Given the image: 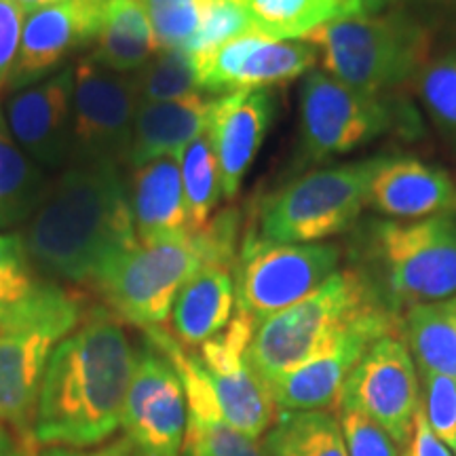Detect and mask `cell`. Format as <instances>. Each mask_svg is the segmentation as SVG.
Listing matches in <instances>:
<instances>
[{"instance_id":"cell-1","label":"cell","mask_w":456,"mask_h":456,"mask_svg":"<svg viewBox=\"0 0 456 456\" xmlns=\"http://www.w3.org/2000/svg\"><path fill=\"white\" fill-rule=\"evenodd\" d=\"M135 357L121 319L94 309L51 353L32 420L37 446H100L121 429Z\"/></svg>"},{"instance_id":"cell-2","label":"cell","mask_w":456,"mask_h":456,"mask_svg":"<svg viewBox=\"0 0 456 456\" xmlns=\"http://www.w3.org/2000/svg\"><path fill=\"white\" fill-rule=\"evenodd\" d=\"M24 239L34 269L45 277L94 285L140 243L121 167L72 165L49 186Z\"/></svg>"},{"instance_id":"cell-3","label":"cell","mask_w":456,"mask_h":456,"mask_svg":"<svg viewBox=\"0 0 456 456\" xmlns=\"http://www.w3.org/2000/svg\"><path fill=\"white\" fill-rule=\"evenodd\" d=\"M81 296L57 281L0 311V423L32 442V420L51 353L83 322Z\"/></svg>"},{"instance_id":"cell-4","label":"cell","mask_w":456,"mask_h":456,"mask_svg":"<svg viewBox=\"0 0 456 456\" xmlns=\"http://www.w3.org/2000/svg\"><path fill=\"white\" fill-rule=\"evenodd\" d=\"M323 72L346 87L387 95L416 81L431 53V34L403 11H376L336 20L305 38Z\"/></svg>"},{"instance_id":"cell-5","label":"cell","mask_w":456,"mask_h":456,"mask_svg":"<svg viewBox=\"0 0 456 456\" xmlns=\"http://www.w3.org/2000/svg\"><path fill=\"white\" fill-rule=\"evenodd\" d=\"M387 305L363 271L342 269L315 292L279 311L254 330L248 363L269 389L275 380L315 357L355 319Z\"/></svg>"},{"instance_id":"cell-6","label":"cell","mask_w":456,"mask_h":456,"mask_svg":"<svg viewBox=\"0 0 456 456\" xmlns=\"http://www.w3.org/2000/svg\"><path fill=\"white\" fill-rule=\"evenodd\" d=\"M380 161L383 157L332 165L289 182L262 201L245 235L266 243H323L349 231L368 208Z\"/></svg>"},{"instance_id":"cell-7","label":"cell","mask_w":456,"mask_h":456,"mask_svg":"<svg viewBox=\"0 0 456 456\" xmlns=\"http://www.w3.org/2000/svg\"><path fill=\"white\" fill-rule=\"evenodd\" d=\"M376 285L395 313L456 296V214L370 226Z\"/></svg>"},{"instance_id":"cell-8","label":"cell","mask_w":456,"mask_h":456,"mask_svg":"<svg viewBox=\"0 0 456 456\" xmlns=\"http://www.w3.org/2000/svg\"><path fill=\"white\" fill-rule=\"evenodd\" d=\"M205 265V249L197 232L138 243L118 256L94 288L121 322L142 330L161 328L171 315L175 296Z\"/></svg>"},{"instance_id":"cell-9","label":"cell","mask_w":456,"mask_h":456,"mask_svg":"<svg viewBox=\"0 0 456 456\" xmlns=\"http://www.w3.org/2000/svg\"><path fill=\"white\" fill-rule=\"evenodd\" d=\"M403 117L387 95L362 94L311 70L300 89V148L313 161L349 155L393 129L406 131Z\"/></svg>"},{"instance_id":"cell-10","label":"cell","mask_w":456,"mask_h":456,"mask_svg":"<svg viewBox=\"0 0 456 456\" xmlns=\"http://www.w3.org/2000/svg\"><path fill=\"white\" fill-rule=\"evenodd\" d=\"M336 243H266L245 235L235 265L237 311L252 322H265L305 300L338 271Z\"/></svg>"},{"instance_id":"cell-11","label":"cell","mask_w":456,"mask_h":456,"mask_svg":"<svg viewBox=\"0 0 456 456\" xmlns=\"http://www.w3.org/2000/svg\"><path fill=\"white\" fill-rule=\"evenodd\" d=\"M140 106L135 72L108 70L87 55L74 64L72 165L127 163Z\"/></svg>"},{"instance_id":"cell-12","label":"cell","mask_w":456,"mask_h":456,"mask_svg":"<svg viewBox=\"0 0 456 456\" xmlns=\"http://www.w3.org/2000/svg\"><path fill=\"white\" fill-rule=\"evenodd\" d=\"M127 456H184L188 402L182 379L163 351L144 336L125 399Z\"/></svg>"},{"instance_id":"cell-13","label":"cell","mask_w":456,"mask_h":456,"mask_svg":"<svg viewBox=\"0 0 456 456\" xmlns=\"http://www.w3.org/2000/svg\"><path fill=\"white\" fill-rule=\"evenodd\" d=\"M338 406L370 416L399 448H406L420 406V387L414 357L402 332L383 336L363 353L342 387Z\"/></svg>"},{"instance_id":"cell-14","label":"cell","mask_w":456,"mask_h":456,"mask_svg":"<svg viewBox=\"0 0 456 456\" xmlns=\"http://www.w3.org/2000/svg\"><path fill=\"white\" fill-rule=\"evenodd\" d=\"M399 313L389 305L368 311L328 342L315 357L275 380L269 393L277 410L283 412H313L334 410L346 379L376 340L399 332Z\"/></svg>"},{"instance_id":"cell-15","label":"cell","mask_w":456,"mask_h":456,"mask_svg":"<svg viewBox=\"0 0 456 456\" xmlns=\"http://www.w3.org/2000/svg\"><path fill=\"white\" fill-rule=\"evenodd\" d=\"M254 330L252 319L237 311L224 332L199 346L197 357L226 423L258 440L275 423L279 410L248 363Z\"/></svg>"},{"instance_id":"cell-16","label":"cell","mask_w":456,"mask_h":456,"mask_svg":"<svg viewBox=\"0 0 456 456\" xmlns=\"http://www.w3.org/2000/svg\"><path fill=\"white\" fill-rule=\"evenodd\" d=\"M317 60V51L309 43L279 41L249 30L222 45L197 70L203 94L220 98L235 91L283 85L309 74Z\"/></svg>"},{"instance_id":"cell-17","label":"cell","mask_w":456,"mask_h":456,"mask_svg":"<svg viewBox=\"0 0 456 456\" xmlns=\"http://www.w3.org/2000/svg\"><path fill=\"white\" fill-rule=\"evenodd\" d=\"M74 66L11 95L4 106L9 131L21 151L43 169H60L72 155Z\"/></svg>"},{"instance_id":"cell-18","label":"cell","mask_w":456,"mask_h":456,"mask_svg":"<svg viewBox=\"0 0 456 456\" xmlns=\"http://www.w3.org/2000/svg\"><path fill=\"white\" fill-rule=\"evenodd\" d=\"M104 0H66L26 15L9 89L30 87L51 77L77 51L95 43Z\"/></svg>"},{"instance_id":"cell-19","label":"cell","mask_w":456,"mask_h":456,"mask_svg":"<svg viewBox=\"0 0 456 456\" xmlns=\"http://www.w3.org/2000/svg\"><path fill=\"white\" fill-rule=\"evenodd\" d=\"M144 336L167 355L184 385L188 402L184 456H265L258 440L226 423L199 357L188 353L163 328L144 330Z\"/></svg>"},{"instance_id":"cell-20","label":"cell","mask_w":456,"mask_h":456,"mask_svg":"<svg viewBox=\"0 0 456 456\" xmlns=\"http://www.w3.org/2000/svg\"><path fill=\"white\" fill-rule=\"evenodd\" d=\"M273 118L275 98L269 89L235 91L216 98L208 134L220 169L222 199L226 201L237 197Z\"/></svg>"},{"instance_id":"cell-21","label":"cell","mask_w":456,"mask_h":456,"mask_svg":"<svg viewBox=\"0 0 456 456\" xmlns=\"http://www.w3.org/2000/svg\"><path fill=\"white\" fill-rule=\"evenodd\" d=\"M368 205L387 218L412 222L456 214V184L442 167L414 157H383Z\"/></svg>"},{"instance_id":"cell-22","label":"cell","mask_w":456,"mask_h":456,"mask_svg":"<svg viewBox=\"0 0 456 456\" xmlns=\"http://www.w3.org/2000/svg\"><path fill=\"white\" fill-rule=\"evenodd\" d=\"M214 102V95L208 94L167 102H140L127 165L135 169L161 157L178 155L182 148L208 131Z\"/></svg>"},{"instance_id":"cell-23","label":"cell","mask_w":456,"mask_h":456,"mask_svg":"<svg viewBox=\"0 0 456 456\" xmlns=\"http://www.w3.org/2000/svg\"><path fill=\"white\" fill-rule=\"evenodd\" d=\"M235 266L205 262L184 283L171 306V336L199 349L224 332L235 311Z\"/></svg>"},{"instance_id":"cell-24","label":"cell","mask_w":456,"mask_h":456,"mask_svg":"<svg viewBox=\"0 0 456 456\" xmlns=\"http://www.w3.org/2000/svg\"><path fill=\"white\" fill-rule=\"evenodd\" d=\"M129 201L142 245L191 235L178 157H161L135 167Z\"/></svg>"},{"instance_id":"cell-25","label":"cell","mask_w":456,"mask_h":456,"mask_svg":"<svg viewBox=\"0 0 456 456\" xmlns=\"http://www.w3.org/2000/svg\"><path fill=\"white\" fill-rule=\"evenodd\" d=\"M91 57L114 72H140L157 53L155 32L140 0H104Z\"/></svg>"},{"instance_id":"cell-26","label":"cell","mask_w":456,"mask_h":456,"mask_svg":"<svg viewBox=\"0 0 456 456\" xmlns=\"http://www.w3.org/2000/svg\"><path fill=\"white\" fill-rule=\"evenodd\" d=\"M403 338L420 372L456 380V296L408 309Z\"/></svg>"},{"instance_id":"cell-27","label":"cell","mask_w":456,"mask_h":456,"mask_svg":"<svg viewBox=\"0 0 456 456\" xmlns=\"http://www.w3.org/2000/svg\"><path fill=\"white\" fill-rule=\"evenodd\" d=\"M49 186L45 169L13 140L0 108V228L32 218L47 197Z\"/></svg>"},{"instance_id":"cell-28","label":"cell","mask_w":456,"mask_h":456,"mask_svg":"<svg viewBox=\"0 0 456 456\" xmlns=\"http://www.w3.org/2000/svg\"><path fill=\"white\" fill-rule=\"evenodd\" d=\"M265 456H349L334 410L283 412L262 442Z\"/></svg>"},{"instance_id":"cell-29","label":"cell","mask_w":456,"mask_h":456,"mask_svg":"<svg viewBox=\"0 0 456 456\" xmlns=\"http://www.w3.org/2000/svg\"><path fill=\"white\" fill-rule=\"evenodd\" d=\"M252 24L279 41H305L319 28L355 13L353 0H248Z\"/></svg>"},{"instance_id":"cell-30","label":"cell","mask_w":456,"mask_h":456,"mask_svg":"<svg viewBox=\"0 0 456 456\" xmlns=\"http://www.w3.org/2000/svg\"><path fill=\"white\" fill-rule=\"evenodd\" d=\"M175 157H178L182 186H184L188 228L191 232H197L212 220L214 209L218 208L222 199L220 169L208 131L182 148Z\"/></svg>"},{"instance_id":"cell-31","label":"cell","mask_w":456,"mask_h":456,"mask_svg":"<svg viewBox=\"0 0 456 456\" xmlns=\"http://www.w3.org/2000/svg\"><path fill=\"white\" fill-rule=\"evenodd\" d=\"M140 102H167L203 94L201 78L192 55L186 49H161L135 72Z\"/></svg>"},{"instance_id":"cell-32","label":"cell","mask_w":456,"mask_h":456,"mask_svg":"<svg viewBox=\"0 0 456 456\" xmlns=\"http://www.w3.org/2000/svg\"><path fill=\"white\" fill-rule=\"evenodd\" d=\"M416 91L431 121L456 144V49L427 61L416 77Z\"/></svg>"},{"instance_id":"cell-33","label":"cell","mask_w":456,"mask_h":456,"mask_svg":"<svg viewBox=\"0 0 456 456\" xmlns=\"http://www.w3.org/2000/svg\"><path fill=\"white\" fill-rule=\"evenodd\" d=\"M157 49H188L201 28L208 0H140Z\"/></svg>"},{"instance_id":"cell-34","label":"cell","mask_w":456,"mask_h":456,"mask_svg":"<svg viewBox=\"0 0 456 456\" xmlns=\"http://www.w3.org/2000/svg\"><path fill=\"white\" fill-rule=\"evenodd\" d=\"M256 30L249 17L248 4L231 3V0H208L201 28L197 37L188 45V53L192 55L197 68L218 51L222 45H226L232 38L241 34Z\"/></svg>"},{"instance_id":"cell-35","label":"cell","mask_w":456,"mask_h":456,"mask_svg":"<svg viewBox=\"0 0 456 456\" xmlns=\"http://www.w3.org/2000/svg\"><path fill=\"white\" fill-rule=\"evenodd\" d=\"M38 281L24 235L0 232V311L26 298Z\"/></svg>"},{"instance_id":"cell-36","label":"cell","mask_w":456,"mask_h":456,"mask_svg":"<svg viewBox=\"0 0 456 456\" xmlns=\"http://www.w3.org/2000/svg\"><path fill=\"white\" fill-rule=\"evenodd\" d=\"M423 379V403L427 420L436 436L456 454V380L436 372H420Z\"/></svg>"},{"instance_id":"cell-37","label":"cell","mask_w":456,"mask_h":456,"mask_svg":"<svg viewBox=\"0 0 456 456\" xmlns=\"http://www.w3.org/2000/svg\"><path fill=\"white\" fill-rule=\"evenodd\" d=\"M340 408V429L349 456H397V444L391 440L383 427L355 408Z\"/></svg>"},{"instance_id":"cell-38","label":"cell","mask_w":456,"mask_h":456,"mask_svg":"<svg viewBox=\"0 0 456 456\" xmlns=\"http://www.w3.org/2000/svg\"><path fill=\"white\" fill-rule=\"evenodd\" d=\"M26 15L17 0H0V89L7 87L13 72Z\"/></svg>"},{"instance_id":"cell-39","label":"cell","mask_w":456,"mask_h":456,"mask_svg":"<svg viewBox=\"0 0 456 456\" xmlns=\"http://www.w3.org/2000/svg\"><path fill=\"white\" fill-rule=\"evenodd\" d=\"M408 456H452L446 444H444L440 437L436 436V431L431 429L423 403H420L414 414V429L412 437H410Z\"/></svg>"},{"instance_id":"cell-40","label":"cell","mask_w":456,"mask_h":456,"mask_svg":"<svg viewBox=\"0 0 456 456\" xmlns=\"http://www.w3.org/2000/svg\"><path fill=\"white\" fill-rule=\"evenodd\" d=\"M32 456H127V446L123 437L108 444V446L87 450V448H68V446H41Z\"/></svg>"},{"instance_id":"cell-41","label":"cell","mask_w":456,"mask_h":456,"mask_svg":"<svg viewBox=\"0 0 456 456\" xmlns=\"http://www.w3.org/2000/svg\"><path fill=\"white\" fill-rule=\"evenodd\" d=\"M0 456H32L26 442L4 423H0Z\"/></svg>"},{"instance_id":"cell-42","label":"cell","mask_w":456,"mask_h":456,"mask_svg":"<svg viewBox=\"0 0 456 456\" xmlns=\"http://www.w3.org/2000/svg\"><path fill=\"white\" fill-rule=\"evenodd\" d=\"M393 3H397V0H353L357 15H362V13H376V11H385V7H389V4H393Z\"/></svg>"},{"instance_id":"cell-43","label":"cell","mask_w":456,"mask_h":456,"mask_svg":"<svg viewBox=\"0 0 456 456\" xmlns=\"http://www.w3.org/2000/svg\"><path fill=\"white\" fill-rule=\"evenodd\" d=\"M17 3L21 4V9H24L26 13H30V11H37L41 7H49V4L66 3V0H17Z\"/></svg>"},{"instance_id":"cell-44","label":"cell","mask_w":456,"mask_h":456,"mask_svg":"<svg viewBox=\"0 0 456 456\" xmlns=\"http://www.w3.org/2000/svg\"><path fill=\"white\" fill-rule=\"evenodd\" d=\"M231 3H243L245 4V3H248V0H231Z\"/></svg>"}]
</instances>
